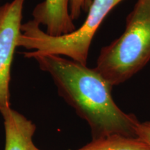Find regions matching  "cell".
I'll return each mask as SVG.
<instances>
[{
	"label": "cell",
	"mask_w": 150,
	"mask_h": 150,
	"mask_svg": "<svg viewBox=\"0 0 150 150\" xmlns=\"http://www.w3.org/2000/svg\"><path fill=\"white\" fill-rule=\"evenodd\" d=\"M33 59L40 68L51 76L59 95L86 122L93 139L121 135L136 136L139 121L123 111L112 96V86L95 68L70 59L51 54L22 53Z\"/></svg>",
	"instance_id": "1"
},
{
	"label": "cell",
	"mask_w": 150,
	"mask_h": 150,
	"mask_svg": "<svg viewBox=\"0 0 150 150\" xmlns=\"http://www.w3.org/2000/svg\"><path fill=\"white\" fill-rule=\"evenodd\" d=\"M150 61V0H137L120 36L103 47L95 70L112 86L125 83Z\"/></svg>",
	"instance_id": "2"
},
{
	"label": "cell",
	"mask_w": 150,
	"mask_h": 150,
	"mask_svg": "<svg viewBox=\"0 0 150 150\" xmlns=\"http://www.w3.org/2000/svg\"><path fill=\"white\" fill-rule=\"evenodd\" d=\"M123 0H93L83 24L72 33L52 36L47 33L34 20L22 24L18 47L33 54L65 56L87 65L92 41L102 22Z\"/></svg>",
	"instance_id": "3"
},
{
	"label": "cell",
	"mask_w": 150,
	"mask_h": 150,
	"mask_svg": "<svg viewBox=\"0 0 150 150\" xmlns=\"http://www.w3.org/2000/svg\"><path fill=\"white\" fill-rule=\"evenodd\" d=\"M24 0H13L0 6V112L11 107L12 62L21 34Z\"/></svg>",
	"instance_id": "4"
},
{
	"label": "cell",
	"mask_w": 150,
	"mask_h": 150,
	"mask_svg": "<svg viewBox=\"0 0 150 150\" xmlns=\"http://www.w3.org/2000/svg\"><path fill=\"white\" fill-rule=\"evenodd\" d=\"M32 16L39 25L45 26V32L52 36L67 34L76 29L67 0H44L36 5Z\"/></svg>",
	"instance_id": "5"
},
{
	"label": "cell",
	"mask_w": 150,
	"mask_h": 150,
	"mask_svg": "<svg viewBox=\"0 0 150 150\" xmlns=\"http://www.w3.org/2000/svg\"><path fill=\"white\" fill-rule=\"evenodd\" d=\"M1 114L5 131L4 150H41L33 142L36 126L32 121L11 108Z\"/></svg>",
	"instance_id": "6"
},
{
	"label": "cell",
	"mask_w": 150,
	"mask_h": 150,
	"mask_svg": "<svg viewBox=\"0 0 150 150\" xmlns=\"http://www.w3.org/2000/svg\"><path fill=\"white\" fill-rule=\"evenodd\" d=\"M76 150H150V147L137 137L112 135L95 138Z\"/></svg>",
	"instance_id": "7"
},
{
	"label": "cell",
	"mask_w": 150,
	"mask_h": 150,
	"mask_svg": "<svg viewBox=\"0 0 150 150\" xmlns=\"http://www.w3.org/2000/svg\"><path fill=\"white\" fill-rule=\"evenodd\" d=\"M69 11L73 20H77L82 12H88L93 0H67Z\"/></svg>",
	"instance_id": "8"
},
{
	"label": "cell",
	"mask_w": 150,
	"mask_h": 150,
	"mask_svg": "<svg viewBox=\"0 0 150 150\" xmlns=\"http://www.w3.org/2000/svg\"><path fill=\"white\" fill-rule=\"evenodd\" d=\"M136 136L150 147V120L139 122L136 127Z\"/></svg>",
	"instance_id": "9"
}]
</instances>
